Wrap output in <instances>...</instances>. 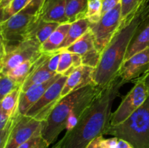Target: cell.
<instances>
[{"mask_svg":"<svg viewBox=\"0 0 149 148\" xmlns=\"http://www.w3.org/2000/svg\"><path fill=\"white\" fill-rule=\"evenodd\" d=\"M125 84L117 74L87 106L75 126L67 130L63 137L51 148H86L93 139L105 135L110 126L113 101Z\"/></svg>","mask_w":149,"mask_h":148,"instance_id":"obj_1","label":"cell"},{"mask_svg":"<svg viewBox=\"0 0 149 148\" xmlns=\"http://www.w3.org/2000/svg\"><path fill=\"white\" fill-rule=\"evenodd\" d=\"M149 19V0H141L132 12L122 20L113 38L100 56L95 68L93 81L103 87L118 73L132 39L137 30Z\"/></svg>","mask_w":149,"mask_h":148,"instance_id":"obj_2","label":"cell"},{"mask_svg":"<svg viewBox=\"0 0 149 148\" xmlns=\"http://www.w3.org/2000/svg\"><path fill=\"white\" fill-rule=\"evenodd\" d=\"M102 88L95 84H89L72 91L60 100L48 117L42 122L41 134L49 146L65 129L67 120L75 106L88 96L99 92Z\"/></svg>","mask_w":149,"mask_h":148,"instance_id":"obj_3","label":"cell"},{"mask_svg":"<svg viewBox=\"0 0 149 148\" xmlns=\"http://www.w3.org/2000/svg\"><path fill=\"white\" fill-rule=\"evenodd\" d=\"M105 135L124 139L134 148H149V96L125 121L116 126L110 125Z\"/></svg>","mask_w":149,"mask_h":148,"instance_id":"obj_4","label":"cell"},{"mask_svg":"<svg viewBox=\"0 0 149 148\" xmlns=\"http://www.w3.org/2000/svg\"><path fill=\"white\" fill-rule=\"evenodd\" d=\"M45 1L32 0L17 14L0 23V34L7 45V49L28 39L40 18L41 10Z\"/></svg>","mask_w":149,"mask_h":148,"instance_id":"obj_5","label":"cell"},{"mask_svg":"<svg viewBox=\"0 0 149 148\" xmlns=\"http://www.w3.org/2000/svg\"><path fill=\"white\" fill-rule=\"evenodd\" d=\"M145 78V74L137 78L135 86L122 98L118 108L112 113L110 120L111 126L122 123L145 102L149 96Z\"/></svg>","mask_w":149,"mask_h":148,"instance_id":"obj_6","label":"cell"},{"mask_svg":"<svg viewBox=\"0 0 149 148\" xmlns=\"http://www.w3.org/2000/svg\"><path fill=\"white\" fill-rule=\"evenodd\" d=\"M122 21L121 2L103 15L97 23L91 24L90 29L94 37L95 45L100 54L107 46Z\"/></svg>","mask_w":149,"mask_h":148,"instance_id":"obj_7","label":"cell"},{"mask_svg":"<svg viewBox=\"0 0 149 148\" xmlns=\"http://www.w3.org/2000/svg\"><path fill=\"white\" fill-rule=\"evenodd\" d=\"M68 76L61 75L52 84L39 100L31 107L26 115L42 122L48 117L54 107L59 102L61 94Z\"/></svg>","mask_w":149,"mask_h":148,"instance_id":"obj_8","label":"cell"},{"mask_svg":"<svg viewBox=\"0 0 149 148\" xmlns=\"http://www.w3.org/2000/svg\"><path fill=\"white\" fill-rule=\"evenodd\" d=\"M41 44L34 39H27L7 49V54L1 62L3 73L21 65L23 62L42 54Z\"/></svg>","mask_w":149,"mask_h":148,"instance_id":"obj_9","label":"cell"},{"mask_svg":"<svg viewBox=\"0 0 149 148\" xmlns=\"http://www.w3.org/2000/svg\"><path fill=\"white\" fill-rule=\"evenodd\" d=\"M41 128L42 122L18 113L4 148H17L41 131Z\"/></svg>","mask_w":149,"mask_h":148,"instance_id":"obj_10","label":"cell"},{"mask_svg":"<svg viewBox=\"0 0 149 148\" xmlns=\"http://www.w3.org/2000/svg\"><path fill=\"white\" fill-rule=\"evenodd\" d=\"M61 52H70L79 55L83 65L94 68H96L98 65L101 56V54L96 49L94 37L90 29L71 46L61 49L55 53L60 54Z\"/></svg>","mask_w":149,"mask_h":148,"instance_id":"obj_11","label":"cell"},{"mask_svg":"<svg viewBox=\"0 0 149 148\" xmlns=\"http://www.w3.org/2000/svg\"><path fill=\"white\" fill-rule=\"evenodd\" d=\"M149 71V47L122 62L118 75L126 83L136 80Z\"/></svg>","mask_w":149,"mask_h":148,"instance_id":"obj_12","label":"cell"},{"mask_svg":"<svg viewBox=\"0 0 149 148\" xmlns=\"http://www.w3.org/2000/svg\"><path fill=\"white\" fill-rule=\"evenodd\" d=\"M95 68L87 65H81L67 78L61 94V99L68 95L72 91L87 86L89 84H95L93 73Z\"/></svg>","mask_w":149,"mask_h":148,"instance_id":"obj_13","label":"cell"},{"mask_svg":"<svg viewBox=\"0 0 149 148\" xmlns=\"http://www.w3.org/2000/svg\"><path fill=\"white\" fill-rule=\"evenodd\" d=\"M61 76V75L57 74L53 78L42 84L31 87L26 91H20L17 105L18 113L21 115H26L29 109L40 99L47 89Z\"/></svg>","mask_w":149,"mask_h":148,"instance_id":"obj_14","label":"cell"},{"mask_svg":"<svg viewBox=\"0 0 149 148\" xmlns=\"http://www.w3.org/2000/svg\"><path fill=\"white\" fill-rule=\"evenodd\" d=\"M49 55H50L49 54H40L29 60L23 62L16 68L10 70L4 74L7 75L15 82L22 86L26 78L31 73H32L36 68H39L49 57Z\"/></svg>","mask_w":149,"mask_h":148,"instance_id":"obj_15","label":"cell"},{"mask_svg":"<svg viewBox=\"0 0 149 148\" xmlns=\"http://www.w3.org/2000/svg\"><path fill=\"white\" fill-rule=\"evenodd\" d=\"M40 19L59 24L68 23L65 17V0H45L41 10Z\"/></svg>","mask_w":149,"mask_h":148,"instance_id":"obj_16","label":"cell"},{"mask_svg":"<svg viewBox=\"0 0 149 148\" xmlns=\"http://www.w3.org/2000/svg\"><path fill=\"white\" fill-rule=\"evenodd\" d=\"M148 47H149V19L140 27L132 38L127 51L125 60Z\"/></svg>","mask_w":149,"mask_h":148,"instance_id":"obj_17","label":"cell"},{"mask_svg":"<svg viewBox=\"0 0 149 148\" xmlns=\"http://www.w3.org/2000/svg\"><path fill=\"white\" fill-rule=\"evenodd\" d=\"M70 28V23L61 24L47 39L41 44L40 50L44 54H54L63 42Z\"/></svg>","mask_w":149,"mask_h":148,"instance_id":"obj_18","label":"cell"},{"mask_svg":"<svg viewBox=\"0 0 149 148\" xmlns=\"http://www.w3.org/2000/svg\"><path fill=\"white\" fill-rule=\"evenodd\" d=\"M47 59L26 78L21 86V91H26L31 87L42 84L50 78H53L55 75L58 74L56 73L51 72L48 70L46 64Z\"/></svg>","mask_w":149,"mask_h":148,"instance_id":"obj_19","label":"cell"},{"mask_svg":"<svg viewBox=\"0 0 149 148\" xmlns=\"http://www.w3.org/2000/svg\"><path fill=\"white\" fill-rule=\"evenodd\" d=\"M81 65H82V61L79 55L61 52L60 53V59L56 73L61 75L68 76Z\"/></svg>","mask_w":149,"mask_h":148,"instance_id":"obj_20","label":"cell"},{"mask_svg":"<svg viewBox=\"0 0 149 148\" xmlns=\"http://www.w3.org/2000/svg\"><path fill=\"white\" fill-rule=\"evenodd\" d=\"M90 22L86 18L81 19V20H79L72 23H70V28L68 33H67L63 44H61V47L55 52L71 46L72 44L77 41L90 29Z\"/></svg>","mask_w":149,"mask_h":148,"instance_id":"obj_21","label":"cell"},{"mask_svg":"<svg viewBox=\"0 0 149 148\" xmlns=\"http://www.w3.org/2000/svg\"><path fill=\"white\" fill-rule=\"evenodd\" d=\"M89 0H65V17L68 23L85 18Z\"/></svg>","mask_w":149,"mask_h":148,"instance_id":"obj_22","label":"cell"},{"mask_svg":"<svg viewBox=\"0 0 149 148\" xmlns=\"http://www.w3.org/2000/svg\"><path fill=\"white\" fill-rule=\"evenodd\" d=\"M60 25L61 24L58 23L47 22L39 18V20L36 22L31 33H29L28 39H30V38L31 39H34L40 44H42L49 38V36L55 31V29Z\"/></svg>","mask_w":149,"mask_h":148,"instance_id":"obj_23","label":"cell"},{"mask_svg":"<svg viewBox=\"0 0 149 148\" xmlns=\"http://www.w3.org/2000/svg\"><path fill=\"white\" fill-rule=\"evenodd\" d=\"M20 91H21V87H19L9 93L0 102V111L11 117L17 110Z\"/></svg>","mask_w":149,"mask_h":148,"instance_id":"obj_24","label":"cell"},{"mask_svg":"<svg viewBox=\"0 0 149 148\" xmlns=\"http://www.w3.org/2000/svg\"><path fill=\"white\" fill-rule=\"evenodd\" d=\"M29 3V0H13L7 7L0 11V23L10 19Z\"/></svg>","mask_w":149,"mask_h":148,"instance_id":"obj_25","label":"cell"},{"mask_svg":"<svg viewBox=\"0 0 149 148\" xmlns=\"http://www.w3.org/2000/svg\"><path fill=\"white\" fill-rule=\"evenodd\" d=\"M101 17L102 0H89L85 18L87 19L91 25L97 23Z\"/></svg>","mask_w":149,"mask_h":148,"instance_id":"obj_26","label":"cell"},{"mask_svg":"<svg viewBox=\"0 0 149 148\" xmlns=\"http://www.w3.org/2000/svg\"><path fill=\"white\" fill-rule=\"evenodd\" d=\"M21 87V85L6 74L0 73V102L13 90Z\"/></svg>","mask_w":149,"mask_h":148,"instance_id":"obj_27","label":"cell"},{"mask_svg":"<svg viewBox=\"0 0 149 148\" xmlns=\"http://www.w3.org/2000/svg\"><path fill=\"white\" fill-rule=\"evenodd\" d=\"M49 147L46 141L42 136L41 131H39L17 148H47Z\"/></svg>","mask_w":149,"mask_h":148,"instance_id":"obj_28","label":"cell"},{"mask_svg":"<svg viewBox=\"0 0 149 148\" xmlns=\"http://www.w3.org/2000/svg\"><path fill=\"white\" fill-rule=\"evenodd\" d=\"M17 113H18V111L17 110V111L13 115V116L10 118L8 123H7V126H6L4 129H1V130L0 131V148H4V147H5L7 141V139H8L9 135H10V131H11L12 129H13L15 120L16 117H17Z\"/></svg>","mask_w":149,"mask_h":148,"instance_id":"obj_29","label":"cell"},{"mask_svg":"<svg viewBox=\"0 0 149 148\" xmlns=\"http://www.w3.org/2000/svg\"><path fill=\"white\" fill-rule=\"evenodd\" d=\"M141 0H122L121 1V16L122 20L127 17L138 7Z\"/></svg>","mask_w":149,"mask_h":148,"instance_id":"obj_30","label":"cell"},{"mask_svg":"<svg viewBox=\"0 0 149 148\" xmlns=\"http://www.w3.org/2000/svg\"><path fill=\"white\" fill-rule=\"evenodd\" d=\"M122 0H102V15L116 7Z\"/></svg>","mask_w":149,"mask_h":148,"instance_id":"obj_31","label":"cell"},{"mask_svg":"<svg viewBox=\"0 0 149 148\" xmlns=\"http://www.w3.org/2000/svg\"><path fill=\"white\" fill-rule=\"evenodd\" d=\"M119 138L113 136V138L104 139L101 140L100 144V148H116Z\"/></svg>","mask_w":149,"mask_h":148,"instance_id":"obj_32","label":"cell"},{"mask_svg":"<svg viewBox=\"0 0 149 148\" xmlns=\"http://www.w3.org/2000/svg\"><path fill=\"white\" fill-rule=\"evenodd\" d=\"M6 54H7V45H6L1 35L0 34V65L4 59Z\"/></svg>","mask_w":149,"mask_h":148,"instance_id":"obj_33","label":"cell"},{"mask_svg":"<svg viewBox=\"0 0 149 148\" xmlns=\"http://www.w3.org/2000/svg\"><path fill=\"white\" fill-rule=\"evenodd\" d=\"M11 117L7 115H6L5 113L0 111V131H1V129H4V128L7 126V123H8L9 120H10Z\"/></svg>","mask_w":149,"mask_h":148,"instance_id":"obj_34","label":"cell"},{"mask_svg":"<svg viewBox=\"0 0 149 148\" xmlns=\"http://www.w3.org/2000/svg\"><path fill=\"white\" fill-rule=\"evenodd\" d=\"M103 135L95 138V139H93V140L88 145H87L86 148H100V142H101V140L103 139Z\"/></svg>","mask_w":149,"mask_h":148,"instance_id":"obj_35","label":"cell"},{"mask_svg":"<svg viewBox=\"0 0 149 148\" xmlns=\"http://www.w3.org/2000/svg\"><path fill=\"white\" fill-rule=\"evenodd\" d=\"M116 148H134L127 141L124 140L122 139H118L117 145H116Z\"/></svg>","mask_w":149,"mask_h":148,"instance_id":"obj_36","label":"cell"},{"mask_svg":"<svg viewBox=\"0 0 149 148\" xmlns=\"http://www.w3.org/2000/svg\"><path fill=\"white\" fill-rule=\"evenodd\" d=\"M13 0H1L0 1V11L7 7Z\"/></svg>","mask_w":149,"mask_h":148,"instance_id":"obj_37","label":"cell"},{"mask_svg":"<svg viewBox=\"0 0 149 148\" xmlns=\"http://www.w3.org/2000/svg\"><path fill=\"white\" fill-rule=\"evenodd\" d=\"M145 74L146 75V78H145V82H146V85L147 89H148V91L149 94V71L148 72L146 73Z\"/></svg>","mask_w":149,"mask_h":148,"instance_id":"obj_38","label":"cell"},{"mask_svg":"<svg viewBox=\"0 0 149 148\" xmlns=\"http://www.w3.org/2000/svg\"><path fill=\"white\" fill-rule=\"evenodd\" d=\"M1 72H2V68H1V65H0V73H1Z\"/></svg>","mask_w":149,"mask_h":148,"instance_id":"obj_39","label":"cell"},{"mask_svg":"<svg viewBox=\"0 0 149 148\" xmlns=\"http://www.w3.org/2000/svg\"><path fill=\"white\" fill-rule=\"evenodd\" d=\"M32 1V0H29V2H30V1Z\"/></svg>","mask_w":149,"mask_h":148,"instance_id":"obj_40","label":"cell"},{"mask_svg":"<svg viewBox=\"0 0 149 148\" xmlns=\"http://www.w3.org/2000/svg\"><path fill=\"white\" fill-rule=\"evenodd\" d=\"M47 148H50V147H47Z\"/></svg>","mask_w":149,"mask_h":148,"instance_id":"obj_41","label":"cell"},{"mask_svg":"<svg viewBox=\"0 0 149 148\" xmlns=\"http://www.w3.org/2000/svg\"></svg>","mask_w":149,"mask_h":148,"instance_id":"obj_42","label":"cell"}]
</instances>
